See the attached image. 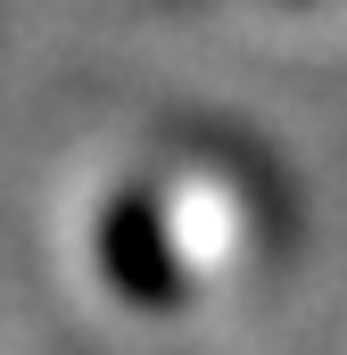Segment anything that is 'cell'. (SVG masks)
Listing matches in <instances>:
<instances>
[{
    "label": "cell",
    "mask_w": 347,
    "mask_h": 355,
    "mask_svg": "<svg viewBox=\"0 0 347 355\" xmlns=\"http://www.w3.org/2000/svg\"><path fill=\"white\" fill-rule=\"evenodd\" d=\"M99 272L133 297V306H174L182 297V248L174 223L149 190H116L99 215Z\"/></svg>",
    "instance_id": "cell-1"
}]
</instances>
